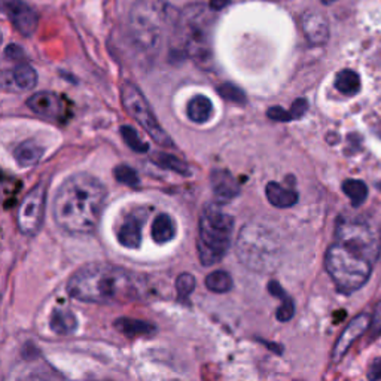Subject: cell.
I'll return each instance as SVG.
<instances>
[{
    "label": "cell",
    "instance_id": "cell-1",
    "mask_svg": "<svg viewBox=\"0 0 381 381\" xmlns=\"http://www.w3.org/2000/svg\"><path fill=\"white\" fill-rule=\"evenodd\" d=\"M381 249V240L370 225L341 219L329 246L325 266L342 294L361 289L370 278Z\"/></svg>",
    "mask_w": 381,
    "mask_h": 381
},
{
    "label": "cell",
    "instance_id": "cell-17",
    "mask_svg": "<svg viewBox=\"0 0 381 381\" xmlns=\"http://www.w3.org/2000/svg\"><path fill=\"white\" fill-rule=\"evenodd\" d=\"M42 155H44V148L33 141L22 142L14 149V158L18 166L22 169L34 167L36 164L41 161Z\"/></svg>",
    "mask_w": 381,
    "mask_h": 381
},
{
    "label": "cell",
    "instance_id": "cell-2",
    "mask_svg": "<svg viewBox=\"0 0 381 381\" xmlns=\"http://www.w3.org/2000/svg\"><path fill=\"white\" fill-rule=\"evenodd\" d=\"M106 197L108 189L97 177L88 173L72 174L56 194L54 219L69 234H91L100 224Z\"/></svg>",
    "mask_w": 381,
    "mask_h": 381
},
{
    "label": "cell",
    "instance_id": "cell-34",
    "mask_svg": "<svg viewBox=\"0 0 381 381\" xmlns=\"http://www.w3.org/2000/svg\"><path fill=\"white\" fill-rule=\"evenodd\" d=\"M371 332H373V335H375V337L381 335V301L375 306V310H374V314H373Z\"/></svg>",
    "mask_w": 381,
    "mask_h": 381
},
{
    "label": "cell",
    "instance_id": "cell-37",
    "mask_svg": "<svg viewBox=\"0 0 381 381\" xmlns=\"http://www.w3.org/2000/svg\"><path fill=\"white\" fill-rule=\"evenodd\" d=\"M230 4H231V0H212L210 6H212V9H214V11H219V9L225 8L226 5H230Z\"/></svg>",
    "mask_w": 381,
    "mask_h": 381
},
{
    "label": "cell",
    "instance_id": "cell-3",
    "mask_svg": "<svg viewBox=\"0 0 381 381\" xmlns=\"http://www.w3.org/2000/svg\"><path fill=\"white\" fill-rule=\"evenodd\" d=\"M141 276L108 262H93L76 271L67 283L69 295L93 304H124L142 298Z\"/></svg>",
    "mask_w": 381,
    "mask_h": 381
},
{
    "label": "cell",
    "instance_id": "cell-7",
    "mask_svg": "<svg viewBox=\"0 0 381 381\" xmlns=\"http://www.w3.org/2000/svg\"><path fill=\"white\" fill-rule=\"evenodd\" d=\"M169 6L162 0H137L130 11V30L142 51L158 49L169 21Z\"/></svg>",
    "mask_w": 381,
    "mask_h": 381
},
{
    "label": "cell",
    "instance_id": "cell-10",
    "mask_svg": "<svg viewBox=\"0 0 381 381\" xmlns=\"http://www.w3.org/2000/svg\"><path fill=\"white\" fill-rule=\"evenodd\" d=\"M27 106L36 115H39L45 120L60 121L66 118L67 106L66 101L61 96L51 93V91H39L33 94L27 100Z\"/></svg>",
    "mask_w": 381,
    "mask_h": 381
},
{
    "label": "cell",
    "instance_id": "cell-9",
    "mask_svg": "<svg viewBox=\"0 0 381 381\" xmlns=\"http://www.w3.org/2000/svg\"><path fill=\"white\" fill-rule=\"evenodd\" d=\"M46 182H39L30 193L24 197L17 214L18 230L24 234L33 237L39 233L46 205Z\"/></svg>",
    "mask_w": 381,
    "mask_h": 381
},
{
    "label": "cell",
    "instance_id": "cell-18",
    "mask_svg": "<svg viewBox=\"0 0 381 381\" xmlns=\"http://www.w3.org/2000/svg\"><path fill=\"white\" fill-rule=\"evenodd\" d=\"M176 235V224L172 219V216L167 213L158 214L154 224H152V238L155 243L164 245L167 241H172Z\"/></svg>",
    "mask_w": 381,
    "mask_h": 381
},
{
    "label": "cell",
    "instance_id": "cell-27",
    "mask_svg": "<svg viewBox=\"0 0 381 381\" xmlns=\"http://www.w3.org/2000/svg\"><path fill=\"white\" fill-rule=\"evenodd\" d=\"M152 161H154L155 164H158L160 167L172 170L174 173H179V174H183V176L190 174L188 164L185 161L179 160L177 157H173V155H169V154H161V152H158V154H155V157L152 158Z\"/></svg>",
    "mask_w": 381,
    "mask_h": 381
},
{
    "label": "cell",
    "instance_id": "cell-19",
    "mask_svg": "<svg viewBox=\"0 0 381 381\" xmlns=\"http://www.w3.org/2000/svg\"><path fill=\"white\" fill-rule=\"evenodd\" d=\"M115 328L118 331H121L127 337H149L154 335L157 328L154 325H150L143 321H136V319H129V317H121L115 322Z\"/></svg>",
    "mask_w": 381,
    "mask_h": 381
},
{
    "label": "cell",
    "instance_id": "cell-8",
    "mask_svg": "<svg viewBox=\"0 0 381 381\" xmlns=\"http://www.w3.org/2000/svg\"><path fill=\"white\" fill-rule=\"evenodd\" d=\"M121 98H122V105L125 110L143 127L145 131L154 138L158 145L173 148V141L170 138V136L164 131L157 117L154 115V112H152L148 100L134 84L131 82L122 84Z\"/></svg>",
    "mask_w": 381,
    "mask_h": 381
},
{
    "label": "cell",
    "instance_id": "cell-11",
    "mask_svg": "<svg viewBox=\"0 0 381 381\" xmlns=\"http://www.w3.org/2000/svg\"><path fill=\"white\" fill-rule=\"evenodd\" d=\"M2 9L22 36H32L37 27V14L22 0H2Z\"/></svg>",
    "mask_w": 381,
    "mask_h": 381
},
{
    "label": "cell",
    "instance_id": "cell-23",
    "mask_svg": "<svg viewBox=\"0 0 381 381\" xmlns=\"http://www.w3.org/2000/svg\"><path fill=\"white\" fill-rule=\"evenodd\" d=\"M335 88L344 96H356L361 91L359 75L350 69L338 72L335 76Z\"/></svg>",
    "mask_w": 381,
    "mask_h": 381
},
{
    "label": "cell",
    "instance_id": "cell-22",
    "mask_svg": "<svg viewBox=\"0 0 381 381\" xmlns=\"http://www.w3.org/2000/svg\"><path fill=\"white\" fill-rule=\"evenodd\" d=\"M213 115V105L210 98L205 96H195L188 105V117L193 122H207Z\"/></svg>",
    "mask_w": 381,
    "mask_h": 381
},
{
    "label": "cell",
    "instance_id": "cell-32",
    "mask_svg": "<svg viewBox=\"0 0 381 381\" xmlns=\"http://www.w3.org/2000/svg\"><path fill=\"white\" fill-rule=\"evenodd\" d=\"M266 115H269L270 120L278 121V122H289V121H292L290 112H289V110H285V109L280 108V106H271V108L269 109V112H266Z\"/></svg>",
    "mask_w": 381,
    "mask_h": 381
},
{
    "label": "cell",
    "instance_id": "cell-35",
    "mask_svg": "<svg viewBox=\"0 0 381 381\" xmlns=\"http://www.w3.org/2000/svg\"><path fill=\"white\" fill-rule=\"evenodd\" d=\"M5 54L9 60H14V61L24 58V51L18 45H9L5 51Z\"/></svg>",
    "mask_w": 381,
    "mask_h": 381
},
{
    "label": "cell",
    "instance_id": "cell-38",
    "mask_svg": "<svg viewBox=\"0 0 381 381\" xmlns=\"http://www.w3.org/2000/svg\"><path fill=\"white\" fill-rule=\"evenodd\" d=\"M334 2H335V0H322V4H325V5H331Z\"/></svg>",
    "mask_w": 381,
    "mask_h": 381
},
{
    "label": "cell",
    "instance_id": "cell-33",
    "mask_svg": "<svg viewBox=\"0 0 381 381\" xmlns=\"http://www.w3.org/2000/svg\"><path fill=\"white\" fill-rule=\"evenodd\" d=\"M309 110V103H307V100H304V98H298L294 101V105H292L290 108V117H292V121H295V120H299L301 117H304L307 113Z\"/></svg>",
    "mask_w": 381,
    "mask_h": 381
},
{
    "label": "cell",
    "instance_id": "cell-29",
    "mask_svg": "<svg viewBox=\"0 0 381 381\" xmlns=\"http://www.w3.org/2000/svg\"><path fill=\"white\" fill-rule=\"evenodd\" d=\"M113 176H115V179L127 186H137L141 179H138V176L136 173L134 169L125 166V164H121V166H117L115 170H113Z\"/></svg>",
    "mask_w": 381,
    "mask_h": 381
},
{
    "label": "cell",
    "instance_id": "cell-31",
    "mask_svg": "<svg viewBox=\"0 0 381 381\" xmlns=\"http://www.w3.org/2000/svg\"><path fill=\"white\" fill-rule=\"evenodd\" d=\"M218 93L222 98H225L228 101H234V103H246L245 93L233 84H222L218 88Z\"/></svg>",
    "mask_w": 381,
    "mask_h": 381
},
{
    "label": "cell",
    "instance_id": "cell-6",
    "mask_svg": "<svg viewBox=\"0 0 381 381\" xmlns=\"http://www.w3.org/2000/svg\"><path fill=\"white\" fill-rule=\"evenodd\" d=\"M234 228L233 216L222 212L218 206L209 205L200 218L197 250L202 265L218 264L226 255L231 243Z\"/></svg>",
    "mask_w": 381,
    "mask_h": 381
},
{
    "label": "cell",
    "instance_id": "cell-25",
    "mask_svg": "<svg viewBox=\"0 0 381 381\" xmlns=\"http://www.w3.org/2000/svg\"><path fill=\"white\" fill-rule=\"evenodd\" d=\"M233 277L230 273L218 270L213 271L206 277V286L209 290L214 292V294H226L233 289Z\"/></svg>",
    "mask_w": 381,
    "mask_h": 381
},
{
    "label": "cell",
    "instance_id": "cell-5",
    "mask_svg": "<svg viewBox=\"0 0 381 381\" xmlns=\"http://www.w3.org/2000/svg\"><path fill=\"white\" fill-rule=\"evenodd\" d=\"M237 257L252 271H273L280 264V243L269 228L249 224L238 234Z\"/></svg>",
    "mask_w": 381,
    "mask_h": 381
},
{
    "label": "cell",
    "instance_id": "cell-4",
    "mask_svg": "<svg viewBox=\"0 0 381 381\" xmlns=\"http://www.w3.org/2000/svg\"><path fill=\"white\" fill-rule=\"evenodd\" d=\"M212 12L205 5L185 8L177 21L179 46L200 66H206L212 60Z\"/></svg>",
    "mask_w": 381,
    "mask_h": 381
},
{
    "label": "cell",
    "instance_id": "cell-24",
    "mask_svg": "<svg viewBox=\"0 0 381 381\" xmlns=\"http://www.w3.org/2000/svg\"><path fill=\"white\" fill-rule=\"evenodd\" d=\"M12 76H14V84L20 90L25 91L36 86L37 73L27 63H20V65H17L14 72H12Z\"/></svg>",
    "mask_w": 381,
    "mask_h": 381
},
{
    "label": "cell",
    "instance_id": "cell-30",
    "mask_svg": "<svg viewBox=\"0 0 381 381\" xmlns=\"http://www.w3.org/2000/svg\"><path fill=\"white\" fill-rule=\"evenodd\" d=\"M195 289V277L189 273H182L179 277L176 278V290L179 298L185 299L190 294H193Z\"/></svg>",
    "mask_w": 381,
    "mask_h": 381
},
{
    "label": "cell",
    "instance_id": "cell-16",
    "mask_svg": "<svg viewBox=\"0 0 381 381\" xmlns=\"http://www.w3.org/2000/svg\"><path fill=\"white\" fill-rule=\"evenodd\" d=\"M265 194L274 207L288 209L298 202V194L295 190L288 189L277 182H270L265 188Z\"/></svg>",
    "mask_w": 381,
    "mask_h": 381
},
{
    "label": "cell",
    "instance_id": "cell-15",
    "mask_svg": "<svg viewBox=\"0 0 381 381\" xmlns=\"http://www.w3.org/2000/svg\"><path fill=\"white\" fill-rule=\"evenodd\" d=\"M118 241L127 249H138L142 245V219L136 214H130L118 231Z\"/></svg>",
    "mask_w": 381,
    "mask_h": 381
},
{
    "label": "cell",
    "instance_id": "cell-26",
    "mask_svg": "<svg viewBox=\"0 0 381 381\" xmlns=\"http://www.w3.org/2000/svg\"><path fill=\"white\" fill-rule=\"evenodd\" d=\"M342 190H344V194L350 198L354 207L363 205L368 197V186L358 179H347L342 182Z\"/></svg>",
    "mask_w": 381,
    "mask_h": 381
},
{
    "label": "cell",
    "instance_id": "cell-28",
    "mask_svg": "<svg viewBox=\"0 0 381 381\" xmlns=\"http://www.w3.org/2000/svg\"><path fill=\"white\" fill-rule=\"evenodd\" d=\"M121 136L124 138V142L131 148V150L137 152V154H145V152L149 150V145L145 143L138 133L130 125H122L121 127Z\"/></svg>",
    "mask_w": 381,
    "mask_h": 381
},
{
    "label": "cell",
    "instance_id": "cell-13",
    "mask_svg": "<svg viewBox=\"0 0 381 381\" xmlns=\"http://www.w3.org/2000/svg\"><path fill=\"white\" fill-rule=\"evenodd\" d=\"M210 182L214 198L219 205H226V202L233 201L240 193V188L237 181L234 179V176L226 170L222 169L213 170L210 176Z\"/></svg>",
    "mask_w": 381,
    "mask_h": 381
},
{
    "label": "cell",
    "instance_id": "cell-36",
    "mask_svg": "<svg viewBox=\"0 0 381 381\" xmlns=\"http://www.w3.org/2000/svg\"><path fill=\"white\" fill-rule=\"evenodd\" d=\"M368 378L370 380H380L381 378V358L375 359L370 368V373H368Z\"/></svg>",
    "mask_w": 381,
    "mask_h": 381
},
{
    "label": "cell",
    "instance_id": "cell-20",
    "mask_svg": "<svg viewBox=\"0 0 381 381\" xmlns=\"http://www.w3.org/2000/svg\"><path fill=\"white\" fill-rule=\"evenodd\" d=\"M49 326L58 335H70L76 331V328H78V322H76V317L72 311L57 309L51 314Z\"/></svg>",
    "mask_w": 381,
    "mask_h": 381
},
{
    "label": "cell",
    "instance_id": "cell-12",
    "mask_svg": "<svg viewBox=\"0 0 381 381\" xmlns=\"http://www.w3.org/2000/svg\"><path fill=\"white\" fill-rule=\"evenodd\" d=\"M371 321H373V317L370 314L362 313L354 317V319L346 326V329L342 331V334L340 335V338L337 340L334 346V350H332L334 362H340L342 359V356H344V354L349 351V349L353 346V342L371 326Z\"/></svg>",
    "mask_w": 381,
    "mask_h": 381
},
{
    "label": "cell",
    "instance_id": "cell-14",
    "mask_svg": "<svg viewBox=\"0 0 381 381\" xmlns=\"http://www.w3.org/2000/svg\"><path fill=\"white\" fill-rule=\"evenodd\" d=\"M302 32L306 34L310 44L322 45L329 37V24L323 14L317 11H309L302 15L301 20Z\"/></svg>",
    "mask_w": 381,
    "mask_h": 381
},
{
    "label": "cell",
    "instance_id": "cell-21",
    "mask_svg": "<svg viewBox=\"0 0 381 381\" xmlns=\"http://www.w3.org/2000/svg\"><path fill=\"white\" fill-rule=\"evenodd\" d=\"M269 290H270L271 295H274L276 298H280L282 299L280 307H278V310L276 313L277 321L278 322H289L292 319V317H294V314H295V304H294V301H292V298L283 290V288L280 286V283L276 282V280H271L269 283Z\"/></svg>",
    "mask_w": 381,
    "mask_h": 381
}]
</instances>
